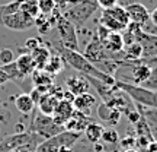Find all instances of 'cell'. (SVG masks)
Listing matches in <instances>:
<instances>
[{
  "label": "cell",
  "mask_w": 157,
  "mask_h": 152,
  "mask_svg": "<svg viewBox=\"0 0 157 152\" xmlns=\"http://www.w3.org/2000/svg\"><path fill=\"white\" fill-rule=\"evenodd\" d=\"M54 48H56V51L58 53V56H61L63 60L67 63L68 66H71V68H73L76 72H78L80 75L95 78V79H98V80L103 82V84L109 85V86H115L117 78L105 73V72H102V70H99V69L96 68L95 64H92L80 51L68 50V48H64L61 45L54 47Z\"/></svg>",
  "instance_id": "cell-1"
},
{
  "label": "cell",
  "mask_w": 157,
  "mask_h": 152,
  "mask_svg": "<svg viewBox=\"0 0 157 152\" xmlns=\"http://www.w3.org/2000/svg\"><path fill=\"white\" fill-rule=\"evenodd\" d=\"M41 142L42 139L29 130H25L22 133H12L0 142V152H35Z\"/></svg>",
  "instance_id": "cell-2"
},
{
  "label": "cell",
  "mask_w": 157,
  "mask_h": 152,
  "mask_svg": "<svg viewBox=\"0 0 157 152\" xmlns=\"http://www.w3.org/2000/svg\"><path fill=\"white\" fill-rule=\"evenodd\" d=\"M98 7L99 6L95 0H71V3L66 7L63 16L70 23H73L74 28H82L93 16Z\"/></svg>",
  "instance_id": "cell-3"
},
{
  "label": "cell",
  "mask_w": 157,
  "mask_h": 152,
  "mask_svg": "<svg viewBox=\"0 0 157 152\" xmlns=\"http://www.w3.org/2000/svg\"><path fill=\"white\" fill-rule=\"evenodd\" d=\"M115 88L124 91L132 100V102L137 104V105L157 108V92L156 91H150V89H147V88H144V86H141V85L125 82V80H121V79H117Z\"/></svg>",
  "instance_id": "cell-4"
},
{
  "label": "cell",
  "mask_w": 157,
  "mask_h": 152,
  "mask_svg": "<svg viewBox=\"0 0 157 152\" xmlns=\"http://www.w3.org/2000/svg\"><path fill=\"white\" fill-rule=\"evenodd\" d=\"M26 130L35 133L42 141H45V139H50L52 136L61 133L64 130V126L57 124L54 121L52 116H45V114H41V113L38 114L32 113V117H31V121H29V126Z\"/></svg>",
  "instance_id": "cell-5"
},
{
  "label": "cell",
  "mask_w": 157,
  "mask_h": 152,
  "mask_svg": "<svg viewBox=\"0 0 157 152\" xmlns=\"http://www.w3.org/2000/svg\"><path fill=\"white\" fill-rule=\"evenodd\" d=\"M82 138V133L63 130L61 133L52 136L50 139H45L39 143L35 152H58L63 148H73Z\"/></svg>",
  "instance_id": "cell-6"
},
{
  "label": "cell",
  "mask_w": 157,
  "mask_h": 152,
  "mask_svg": "<svg viewBox=\"0 0 157 152\" xmlns=\"http://www.w3.org/2000/svg\"><path fill=\"white\" fill-rule=\"evenodd\" d=\"M0 25L12 31H26L34 27V18L29 16L22 9H17L12 13L0 15Z\"/></svg>",
  "instance_id": "cell-7"
},
{
  "label": "cell",
  "mask_w": 157,
  "mask_h": 152,
  "mask_svg": "<svg viewBox=\"0 0 157 152\" xmlns=\"http://www.w3.org/2000/svg\"><path fill=\"white\" fill-rule=\"evenodd\" d=\"M58 31V37H60V45L68 50H74L78 51V39L77 34H76V28H74L73 23H70L66 18L60 16L58 21L54 25Z\"/></svg>",
  "instance_id": "cell-8"
},
{
  "label": "cell",
  "mask_w": 157,
  "mask_h": 152,
  "mask_svg": "<svg viewBox=\"0 0 157 152\" xmlns=\"http://www.w3.org/2000/svg\"><path fill=\"white\" fill-rule=\"evenodd\" d=\"M135 43H140L143 48L141 59H151L157 57V35L146 34L143 29H138L135 34Z\"/></svg>",
  "instance_id": "cell-9"
},
{
  "label": "cell",
  "mask_w": 157,
  "mask_h": 152,
  "mask_svg": "<svg viewBox=\"0 0 157 152\" xmlns=\"http://www.w3.org/2000/svg\"><path fill=\"white\" fill-rule=\"evenodd\" d=\"M125 10L128 13L129 22H134L137 25L143 27L144 23H147L150 21V12L144 5H141L138 2H132V3H128L127 6H124Z\"/></svg>",
  "instance_id": "cell-10"
},
{
  "label": "cell",
  "mask_w": 157,
  "mask_h": 152,
  "mask_svg": "<svg viewBox=\"0 0 157 152\" xmlns=\"http://www.w3.org/2000/svg\"><path fill=\"white\" fill-rule=\"evenodd\" d=\"M96 113H98V118H99L101 121H103L105 124H108L109 127H115V126L121 121V117H122V114L119 113L118 110L109 107V105L103 104V102H101V104L98 105Z\"/></svg>",
  "instance_id": "cell-11"
},
{
  "label": "cell",
  "mask_w": 157,
  "mask_h": 152,
  "mask_svg": "<svg viewBox=\"0 0 157 152\" xmlns=\"http://www.w3.org/2000/svg\"><path fill=\"white\" fill-rule=\"evenodd\" d=\"M92 121H95L93 117L90 116H86V114L80 113V111H76L74 110L73 116L68 118V121L64 124V130H70V132H76V133H82L84 132L86 126Z\"/></svg>",
  "instance_id": "cell-12"
},
{
  "label": "cell",
  "mask_w": 157,
  "mask_h": 152,
  "mask_svg": "<svg viewBox=\"0 0 157 152\" xmlns=\"http://www.w3.org/2000/svg\"><path fill=\"white\" fill-rule=\"evenodd\" d=\"M73 113H74L73 102L60 100L58 104H57L56 110H54V113H52V118H54V121H56L57 124L64 126V124L68 121V118L73 116Z\"/></svg>",
  "instance_id": "cell-13"
},
{
  "label": "cell",
  "mask_w": 157,
  "mask_h": 152,
  "mask_svg": "<svg viewBox=\"0 0 157 152\" xmlns=\"http://www.w3.org/2000/svg\"><path fill=\"white\" fill-rule=\"evenodd\" d=\"M102 45L112 56H117V57L121 56V60H122L124 41H122V37H121V32H109L108 37L105 38V41L102 43Z\"/></svg>",
  "instance_id": "cell-14"
},
{
  "label": "cell",
  "mask_w": 157,
  "mask_h": 152,
  "mask_svg": "<svg viewBox=\"0 0 157 152\" xmlns=\"http://www.w3.org/2000/svg\"><path fill=\"white\" fill-rule=\"evenodd\" d=\"M66 85H67V91L71 92L74 97L84 94V92H89V88H90L89 80L83 75H74V76L67 78Z\"/></svg>",
  "instance_id": "cell-15"
},
{
  "label": "cell",
  "mask_w": 157,
  "mask_h": 152,
  "mask_svg": "<svg viewBox=\"0 0 157 152\" xmlns=\"http://www.w3.org/2000/svg\"><path fill=\"white\" fill-rule=\"evenodd\" d=\"M95 105H96V97H93L89 92L80 94V95L74 97V100H73L74 110L86 114V116H90V111H92V108L95 107Z\"/></svg>",
  "instance_id": "cell-16"
},
{
  "label": "cell",
  "mask_w": 157,
  "mask_h": 152,
  "mask_svg": "<svg viewBox=\"0 0 157 152\" xmlns=\"http://www.w3.org/2000/svg\"><path fill=\"white\" fill-rule=\"evenodd\" d=\"M15 63H16L19 72L25 76H31L34 73V70H36V66H35V62L31 53H26V51L21 50V54L15 59Z\"/></svg>",
  "instance_id": "cell-17"
},
{
  "label": "cell",
  "mask_w": 157,
  "mask_h": 152,
  "mask_svg": "<svg viewBox=\"0 0 157 152\" xmlns=\"http://www.w3.org/2000/svg\"><path fill=\"white\" fill-rule=\"evenodd\" d=\"M52 89V88H51ZM58 98H57L52 92H45V94H42V97H41V100L38 101V110L41 114H45V116H52V113H54V110H56L57 104H58Z\"/></svg>",
  "instance_id": "cell-18"
},
{
  "label": "cell",
  "mask_w": 157,
  "mask_h": 152,
  "mask_svg": "<svg viewBox=\"0 0 157 152\" xmlns=\"http://www.w3.org/2000/svg\"><path fill=\"white\" fill-rule=\"evenodd\" d=\"M138 113L141 114V117L146 120L148 129L151 132L154 141H157V108H150V107H141V105H135Z\"/></svg>",
  "instance_id": "cell-19"
},
{
  "label": "cell",
  "mask_w": 157,
  "mask_h": 152,
  "mask_svg": "<svg viewBox=\"0 0 157 152\" xmlns=\"http://www.w3.org/2000/svg\"><path fill=\"white\" fill-rule=\"evenodd\" d=\"M31 56H32V59H34L36 69H39V70H44L45 64H47V63H48V60H50L51 53H50L48 45H47V44H45V45L41 44L39 47H36L34 51H31Z\"/></svg>",
  "instance_id": "cell-20"
},
{
  "label": "cell",
  "mask_w": 157,
  "mask_h": 152,
  "mask_svg": "<svg viewBox=\"0 0 157 152\" xmlns=\"http://www.w3.org/2000/svg\"><path fill=\"white\" fill-rule=\"evenodd\" d=\"M13 102H15V107H16L17 111H21V113L25 114V116L31 114L35 110L34 101L31 100L29 94H25V92L15 97V98H13Z\"/></svg>",
  "instance_id": "cell-21"
},
{
  "label": "cell",
  "mask_w": 157,
  "mask_h": 152,
  "mask_svg": "<svg viewBox=\"0 0 157 152\" xmlns=\"http://www.w3.org/2000/svg\"><path fill=\"white\" fill-rule=\"evenodd\" d=\"M103 10H106L108 13H109V15H111V16H112L124 29L129 25L128 13H127V10H125V7H124V6L117 5V6H113V7H111V9H103Z\"/></svg>",
  "instance_id": "cell-22"
},
{
  "label": "cell",
  "mask_w": 157,
  "mask_h": 152,
  "mask_svg": "<svg viewBox=\"0 0 157 152\" xmlns=\"http://www.w3.org/2000/svg\"><path fill=\"white\" fill-rule=\"evenodd\" d=\"M103 126L99 123H96V121H92L86 126V129H84V136H86V141L89 142V143H96V142L101 141L102 138V133H103Z\"/></svg>",
  "instance_id": "cell-23"
},
{
  "label": "cell",
  "mask_w": 157,
  "mask_h": 152,
  "mask_svg": "<svg viewBox=\"0 0 157 152\" xmlns=\"http://www.w3.org/2000/svg\"><path fill=\"white\" fill-rule=\"evenodd\" d=\"M64 63L66 62L61 59V56H58V54L51 56L50 60H48V63L45 64L44 70L48 75H51V76H56V75H58L60 72H63V69H64Z\"/></svg>",
  "instance_id": "cell-24"
},
{
  "label": "cell",
  "mask_w": 157,
  "mask_h": 152,
  "mask_svg": "<svg viewBox=\"0 0 157 152\" xmlns=\"http://www.w3.org/2000/svg\"><path fill=\"white\" fill-rule=\"evenodd\" d=\"M101 142L105 143V145H108V146H118V143H119V135H118V132L113 129V127L103 129Z\"/></svg>",
  "instance_id": "cell-25"
},
{
  "label": "cell",
  "mask_w": 157,
  "mask_h": 152,
  "mask_svg": "<svg viewBox=\"0 0 157 152\" xmlns=\"http://www.w3.org/2000/svg\"><path fill=\"white\" fill-rule=\"evenodd\" d=\"M34 25L38 28L39 31V34L41 35H45V34H48L50 32V29H51V22H50V19H48V15H44V13H39L38 16L34 19Z\"/></svg>",
  "instance_id": "cell-26"
},
{
  "label": "cell",
  "mask_w": 157,
  "mask_h": 152,
  "mask_svg": "<svg viewBox=\"0 0 157 152\" xmlns=\"http://www.w3.org/2000/svg\"><path fill=\"white\" fill-rule=\"evenodd\" d=\"M15 62V51L9 48V47H3L0 50V63L2 64H7V63Z\"/></svg>",
  "instance_id": "cell-27"
},
{
  "label": "cell",
  "mask_w": 157,
  "mask_h": 152,
  "mask_svg": "<svg viewBox=\"0 0 157 152\" xmlns=\"http://www.w3.org/2000/svg\"><path fill=\"white\" fill-rule=\"evenodd\" d=\"M38 7H39V13L50 15L51 12L56 9V5H54L52 0H38Z\"/></svg>",
  "instance_id": "cell-28"
},
{
  "label": "cell",
  "mask_w": 157,
  "mask_h": 152,
  "mask_svg": "<svg viewBox=\"0 0 157 152\" xmlns=\"http://www.w3.org/2000/svg\"><path fill=\"white\" fill-rule=\"evenodd\" d=\"M119 149H134L135 148V136H127L124 139H119V143H118Z\"/></svg>",
  "instance_id": "cell-29"
},
{
  "label": "cell",
  "mask_w": 157,
  "mask_h": 152,
  "mask_svg": "<svg viewBox=\"0 0 157 152\" xmlns=\"http://www.w3.org/2000/svg\"><path fill=\"white\" fill-rule=\"evenodd\" d=\"M42 44V39L38 38V37H32V38H28L26 41H25V50L26 53H31V51H34L36 47H39V45Z\"/></svg>",
  "instance_id": "cell-30"
},
{
  "label": "cell",
  "mask_w": 157,
  "mask_h": 152,
  "mask_svg": "<svg viewBox=\"0 0 157 152\" xmlns=\"http://www.w3.org/2000/svg\"><path fill=\"white\" fill-rule=\"evenodd\" d=\"M95 2L98 3L99 7H102V9H111V7L118 5L119 0H95Z\"/></svg>",
  "instance_id": "cell-31"
},
{
  "label": "cell",
  "mask_w": 157,
  "mask_h": 152,
  "mask_svg": "<svg viewBox=\"0 0 157 152\" xmlns=\"http://www.w3.org/2000/svg\"><path fill=\"white\" fill-rule=\"evenodd\" d=\"M52 2L58 10H66V7L71 3V0H52Z\"/></svg>",
  "instance_id": "cell-32"
},
{
  "label": "cell",
  "mask_w": 157,
  "mask_h": 152,
  "mask_svg": "<svg viewBox=\"0 0 157 152\" xmlns=\"http://www.w3.org/2000/svg\"><path fill=\"white\" fill-rule=\"evenodd\" d=\"M143 152H157V141H153L151 143H148V146Z\"/></svg>",
  "instance_id": "cell-33"
},
{
  "label": "cell",
  "mask_w": 157,
  "mask_h": 152,
  "mask_svg": "<svg viewBox=\"0 0 157 152\" xmlns=\"http://www.w3.org/2000/svg\"><path fill=\"white\" fill-rule=\"evenodd\" d=\"M6 82H9V78H7V75L2 70V68H0V86H3Z\"/></svg>",
  "instance_id": "cell-34"
},
{
  "label": "cell",
  "mask_w": 157,
  "mask_h": 152,
  "mask_svg": "<svg viewBox=\"0 0 157 152\" xmlns=\"http://www.w3.org/2000/svg\"><path fill=\"white\" fill-rule=\"evenodd\" d=\"M150 22L154 23V25L157 27V6L154 7V10L150 12Z\"/></svg>",
  "instance_id": "cell-35"
},
{
  "label": "cell",
  "mask_w": 157,
  "mask_h": 152,
  "mask_svg": "<svg viewBox=\"0 0 157 152\" xmlns=\"http://www.w3.org/2000/svg\"><path fill=\"white\" fill-rule=\"evenodd\" d=\"M15 133H22V132H25L26 130V126L25 124H22V123H16L15 124Z\"/></svg>",
  "instance_id": "cell-36"
},
{
  "label": "cell",
  "mask_w": 157,
  "mask_h": 152,
  "mask_svg": "<svg viewBox=\"0 0 157 152\" xmlns=\"http://www.w3.org/2000/svg\"><path fill=\"white\" fill-rule=\"evenodd\" d=\"M58 152H74L73 148H63V149H60Z\"/></svg>",
  "instance_id": "cell-37"
},
{
  "label": "cell",
  "mask_w": 157,
  "mask_h": 152,
  "mask_svg": "<svg viewBox=\"0 0 157 152\" xmlns=\"http://www.w3.org/2000/svg\"><path fill=\"white\" fill-rule=\"evenodd\" d=\"M119 152H140V151L134 148V149H122V151H119Z\"/></svg>",
  "instance_id": "cell-38"
},
{
  "label": "cell",
  "mask_w": 157,
  "mask_h": 152,
  "mask_svg": "<svg viewBox=\"0 0 157 152\" xmlns=\"http://www.w3.org/2000/svg\"><path fill=\"white\" fill-rule=\"evenodd\" d=\"M12 152H21V151H12Z\"/></svg>",
  "instance_id": "cell-39"
},
{
  "label": "cell",
  "mask_w": 157,
  "mask_h": 152,
  "mask_svg": "<svg viewBox=\"0 0 157 152\" xmlns=\"http://www.w3.org/2000/svg\"><path fill=\"white\" fill-rule=\"evenodd\" d=\"M0 132H2V127H0Z\"/></svg>",
  "instance_id": "cell-40"
}]
</instances>
